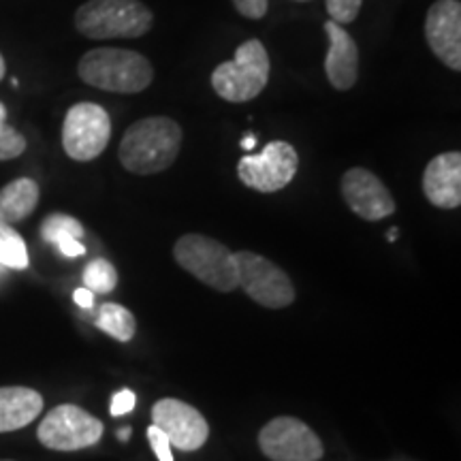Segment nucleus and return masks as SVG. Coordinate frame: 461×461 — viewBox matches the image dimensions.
<instances>
[{
  "mask_svg": "<svg viewBox=\"0 0 461 461\" xmlns=\"http://www.w3.org/2000/svg\"><path fill=\"white\" fill-rule=\"evenodd\" d=\"M182 148V129L167 115H149L126 129L118 158L126 171L154 176L176 163Z\"/></svg>",
  "mask_w": 461,
  "mask_h": 461,
  "instance_id": "1",
  "label": "nucleus"
},
{
  "mask_svg": "<svg viewBox=\"0 0 461 461\" xmlns=\"http://www.w3.org/2000/svg\"><path fill=\"white\" fill-rule=\"evenodd\" d=\"M84 84L115 95H137L152 84V62L140 51L124 48H96L86 51L77 65Z\"/></svg>",
  "mask_w": 461,
  "mask_h": 461,
  "instance_id": "2",
  "label": "nucleus"
},
{
  "mask_svg": "<svg viewBox=\"0 0 461 461\" xmlns=\"http://www.w3.org/2000/svg\"><path fill=\"white\" fill-rule=\"evenodd\" d=\"M154 15L141 0H88L75 14V28L86 39H137L152 28Z\"/></svg>",
  "mask_w": 461,
  "mask_h": 461,
  "instance_id": "3",
  "label": "nucleus"
},
{
  "mask_svg": "<svg viewBox=\"0 0 461 461\" xmlns=\"http://www.w3.org/2000/svg\"><path fill=\"white\" fill-rule=\"evenodd\" d=\"M173 258L182 269L214 291L230 293L240 288L235 255L214 238L201 233L182 235L173 246Z\"/></svg>",
  "mask_w": 461,
  "mask_h": 461,
  "instance_id": "4",
  "label": "nucleus"
},
{
  "mask_svg": "<svg viewBox=\"0 0 461 461\" xmlns=\"http://www.w3.org/2000/svg\"><path fill=\"white\" fill-rule=\"evenodd\" d=\"M269 82V56L258 39H248L235 50L233 60L222 62L212 73V88L229 103L257 99Z\"/></svg>",
  "mask_w": 461,
  "mask_h": 461,
  "instance_id": "5",
  "label": "nucleus"
},
{
  "mask_svg": "<svg viewBox=\"0 0 461 461\" xmlns=\"http://www.w3.org/2000/svg\"><path fill=\"white\" fill-rule=\"evenodd\" d=\"M112 140V118L96 103H77L67 112L62 124V148L77 163L99 158Z\"/></svg>",
  "mask_w": 461,
  "mask_h": 461,
  "instance_id": "6",
  "label": "nucleus"
},
{
  "mask_svg": "<svg viewBox=\"0 0 461 461\" xmlns=\"http://www.w3.org/2000/svg\"><path fill=\"white\" fill-rule=\"evenodd\" d=\"M103 423L84 408L73 403H62L45 414L39 423L37 438L45 448L51 451H82L95 447L103 438Z\"/></svg>",
  "mask_w": 461,
  "mask_h": 461,
  "instance_id": "7",
  "label": "nucleus"
},
{
  "mask_svg": "<svg viewBox=\"0 0 461 461\" xmlns=\"http://www.w3.org/2000/svg\"><path fill=\"white\" fill-rule=\"evenodd\" d=\"M238 263L240 286L246 295L269 310H282L295 302V286L278 265L257 252H233Z\"/></svg>",
  "mask_w": 461,
  "mask_h": 461,
  "instance_id": "8",
  "label": "nucleus"
},
{
  "mask_svg": "<svg viewBox=\"0 0 461 461\" xmlns=\"http://www.w3.org/2000/svg\"><path fill=\"white\" fill-rule=\"evenodd\" d=\"M299 169V157L288 141H269L258 154H246L238 163V176L244 186L258 193H278L293 182Z\"/></svg>",
  "mask_w": 461,
  "mask_h": 461,
  "instance_id": "9",
  "label": "nucleus"
},
{
  "mask_svg": "<svg viewBox=\"0 0 461 461\" xmlns=\"http://www.w3.org/2000/svg\"><path fill=\"white\" fill-rule=\"evenodd\" d=\"M258 447L272 461H319L325 453L312 428L295 417H276L258 431Z\"/></svg>",
  "mask_w": 461,
  "mask_h": 461,
  "instance_id": "10",
  "label": "nucleus"
},
{
  "mask_svg": "<svg viewBox=\"0 0 461 461\" xmlns=\"http://www.w3.org/2000/svg\"><path fill=\"white\" fill-rule=\"evenodd\" d=\"M152 425H157L169 438L171 447L180 448L184 453L199 451L210 438V425L203 414L176 397H165L154 403Z\"/></svg>",
  "mask_w": 461,
  "mask_h": 461,
  "instance_id": "11",
  "label": "nucleus"
},
{
  "mask_svg": "<svg viewBox=\"0 0 461 461\" xmlns=\"http://www.w3.org/2000/svg\"><path fill=\"white\" fill-rule=\"evenodd\" d=\"M342 197L346 205L363 221H383L395 212V199L378 176L363 167H353L342 177Z\"/></svg>",
  "mask_w": 461,
  "mask_h": 461,
  "instance_id": "12",
  "label": "nucleus"
},
{
  "mask_svg": "<svg viewBox=\"0 0 461 461\" xmlns=\"http://www.w3.org/2000/svg\"><path fill=\"white\" fill-rule=\"evenodd\" d=\"M425 39L440 62L461 71V3L436 0L425 17Z\"/></svg>",
  "mask_w": 461,
  "mask_h": 461,
  "instance_id": "13",
  "label": "nucleus"
},
{
  "mask_svg": "<svg viewBox=\"0 0 461 461\" xmlns=\"http://www.w3.org/2000/svg\"><path fill=\"white\" fill-rule=\"evenodd\" d=\"M423 193L431 205L455 210L461 205V154L442 152L423 173Z\"/></svg>",
  "mask_w": 461,
  "mask_h": 461,
  "instance_id": "14",
  "label": "nucleus"
},
{
  "mask_svg": "<svg viewBox=\"0 0 461 461\" xmlns=\"http://www.w3.org/2000/svg\"><path fill=\"white\" fill-rule=\"evenodd\" d=\"M330 50L325 58V73L336 90H350L359 77V48L355 39L336 22H325Z\"/></svg>",
  "mask_w": 461,
  "mask_h": 461,
  "instance_id": "15",
  "label": "nucleus"
},
{
  "mask_svg": "<svg viewBox=\"0 0 461 461\" xmlns=\"http://www.w3.org/2000/svg\"><path fill=\"white\" fill-rule=\"evenodd\" d=\"M43 412V397L28 387H0V434L31 425Z\"/></svg>",
  "mask_w": 461,
  "mask_h": 461,
  "instance_id": "16",
  "label": "nucleus"
},
{
  "mask_svg": "<svg viewBox=\"0 0 461 461\" xmlns=\"http://www.w3.org/2000/svg\"><path fill=\"white\" fill-rule=\"evenodd\" d=\"M41 190L31 177H17L0 188V222L14 224L26 221L37 210Z\"/></svg>",
  "mask_w": 461,
  "mask_h": 461,
  "instance_id": "17",
  "label": "nucleus"
},
{
  "mask_svg": "<svg viewBox=\"0 0 461 461\" xmlns=\"http://www.w3.org/2000/svg\"><path fill=\"white\" fill-rule=\"evenodd\" d=\"M95 325L101 331H105L107 336L118 339V342H131L137 331L135 316L120 303H103L99 314H96Z\"/></svg>",
  "mask_w": 461,
  "mask_h": 461,
  "instance_id": "18",
  "label": "nucleus"
},
{
  "mask_svg": "<svg viewBox=\"0 0 461 461\" xmlns=\"http://www.w3.org/2000/svg\"><path fill=\"white\" fill-rule=\"evenodd\" d=\"M28 248L22 240V235L11 227V224L0 222V265L7 269H22L28 267Z\"/></svg>",
  "mask_w": 461,
  "mask_h": 461,
  "instance_id": "19",
  "label": "nucleus"
},
{
  "mask_svg": "<svg viewBox=\"0 0 461 461\" xmlns=\"http://www.w3.org/2000/svg\"><path fill=\"white\" fill-rule=\"evenodd\" d=\"M41 238L48 244H62L67 240H82L84 227L77 218L68 214H50L41 224Z\"/></svg>",
  "mask_w": 461,
  "mask_h": 461,
  "instance_id": "20",
  "label": "nucleus"
},
{
  "mask_svg": "<svg viewBox=\"0 0 461 461\" xmlns=\"http://www.w3.org/2000/svg\"><path fill=\"white\" fill-rule=\"evenodd\" d=\"M115 285H118V272L115 267L105 258H95L86 265L84 269V286L92 293H112Z\"/></svg>",
  "mask_w": 461,
  "mask_h": 461,
  "instance_id": "21",
  "label": "nucleus"
},
{
  "mask_svg": "<svg viewBox=\"0 0 461 461\" xmlns=\"http://www.w3.org/2000/svg\"><path fill=\"white\" fill-rule=\"evenodd\" d=\"M26 152V140L14 126L0 122V160H11Z\"/></svg>",
  "mask_w": 461,
  "mask_h": 461,
  "instance_id": "22",
  "label": "nucleus"
},
{
  "mask_svg": "<svg viewBox=\"0 0 461 461\" xmlns=\"http://www.w3.org/2000/svg\"><path fill=\"white\" fill-rule=\"evenodd\" d=\"M363 0H327V14L336 24H353L359 15Z\"/></svg>",
  "mask_w": 461,
  "mask_h": 461,
  "instance_id": "23",
  "label": "nucleus"
},
{
  "mask_svg": "<svg viewBox=\"0 0 461 461\" xmlns=\"http://www.w3.org/2000/svg\"><path fill=\"white\" fill-rule=\"evenodd\" d=\"M148 440H149V447H152L154 455L158 457V461H173L169 438H167L163 431L157 428V425H149L148 428Z\"/></svg>",
  "mask_w": 461,
  "mask_h": 461,
  "instance_id": "24",
  "label": "nucleus"
},
{
  "mask_svg": "<svg viewBox=\"0 0 461 461\" xmlns=\"http://www.w3.org/2000/svg\"><path fill=\"white\" fill-rule=\"evenodd\" d=\"M233 5L240 11V15L248 17V20H261L267 14L269 0H233Z\"/></svg>",
  "mask_w": 461,
  "mask_h": 461,
  "instance_id": "25",
  "label": "nucleus"
},
{
  "mask_svg": "<svg viewBox=\"0 0 461 461\" xmlns=\"http://www.w3.org/2000/svg\"><path fill=\"white\" fill-rule=\"evenodd\" d=\"M137 397L131 389H122L113 395L112 400V417H122V414H129L132 408H135Z\"/></svg>",
  "mask_w": 461,
  "mask_h": 461,
  "instance_id": "26",
  "label": "nucleus"
},
{
  "mask_svg": "<svg viewBox=\"0 0 461 461\" xmlns=\"http://www.w3.org/2000/svg\"><path fill=\"white\" fill-rule=\"evenodd\" d=\"M56 248L68 258H77V257L86 255V246L79 240H67V241H62V244H58Z\"/></svg>",
  "mask_w": 461,
  "mask_h": 461,
  "instance_id": "27",
  "label": "nucleus"
},
{
  "mask_svg": "<svg viewBox=\"0 0 461 461\" xmlns=\"http://www.w3.org/2000/svg\"><path fill=\"white\" fill-rule=\"evenodd\" d=\"M73 299H75V303L79 305V308H84V310H90L92 305H95V293L92 291H88V288H77V291L73 293Z\"/></svg>",
  "mask_w": 461,
  "mask_h": 461,
  "instance_id": "28",
  "label": "nucleus"
},
{
  "mask_svg": "<svg viewBox=\"0 0 461 461\" xmlns=\"http://www.w3.org/2000/svg\"><path fill=\"white\" fill-rule=\"evenodd\" d=\"M255 146H257V137L255 135H248V137H244V140H241V148L248 149V152H250V149Z\"/></svg>",
  "mask_w": 461,
  "mask_h": 461,
  "instance_id": "29",
  "label": "nucleus"
},
{
  "mask_svg": "<svg viewBox=\"0 0 461 461\" xmlns=\"http://www.w3.org/2000/svg\"><path fill=\"white\" fill-rule=\"evenodd\" d=\"M131 434H132V429L131 428H120L118 429V440L120 442H126L131 438Z\"/></svg>",
  "mask_w": 461,
  "mask_h": 461,
  "instance_id": "30",
  "label": "nucleus"
},
{
  "mask_svg": "<svg viewBox=\"0 0 461 461\" xmlns=\"http://www.w3.org/2000/svg\"><path fill=\"white\" fill-rule=\"evenodd\" d=\"M5 71H7V67H5L3 54H0V82H3V79H5Z\"/></svg>",
  "mask_w": 461,
  "mask_h": 461,
  "instance_id": "31",
  "label": "nucleus"
},
{
  "mask_svg": "<svg viewBox=\"0 0 461 461\" xmlns=\"http://www.w3.org/2000/svg\"><path fill=\"white\" fill-rule=\"evenodd\" d=\"M5 120H7V107L0 103V122H5Z\"/></svg>",
  "mask_w": 461,
  "mask_h": 461,
  "instance_id": "32",
  "label": "nucleus"
},
{
  "mask_svg": "<svg viewBox=\"0 0 461 461\" xmlns=\"http://www.w3.org/2000/svg\"><path fill=\"white\" fill-rule=\"evenodd\" d=\"M5 278H7V267H5V265H0V285H3Z\"/></svg>",
  "mask_w": 461,
  "mask_h": 461,
  "instance_id": "33",
  "label": "nucleus"
},
{
  "mask_svg": "<svg viewBox=\"0 0 461 461\" xmlns=\"http://www.w3.org/2000/svg\"><path fill=\"white\" fill-rule=\"evenodd\" d=\"M395 238H397V229H391L389 230V241H395Z\"/></svg>",
  "mask_w": 461,
  "mask_h": 461,
  "instance_id": "34",
  "label": "nucleus"
},
{
  "mask_svg": "<svg viewBox=\"0 0 461 461\" xmlns=\"http://www.w3.org/2000/svg\"><path fill=\"white\" fill-rule=\"evenodd\" d=\"M0 461H11V459H0Z\"/></svg>",
  "mask_w": 461,
  "mask_h": 461,
  "instance_id": "35",
  "label": "nucleus"
}]
</instances>
